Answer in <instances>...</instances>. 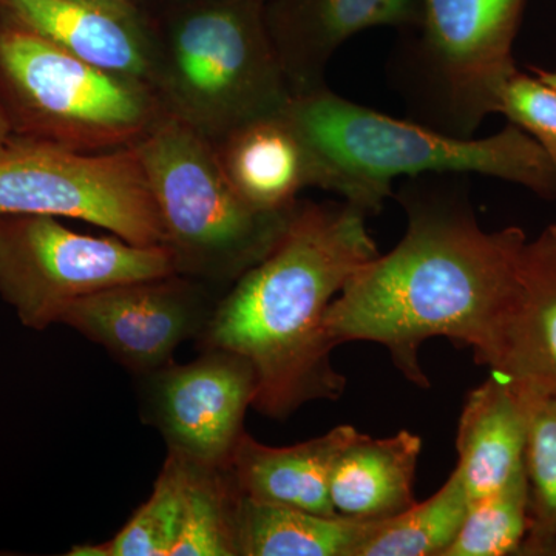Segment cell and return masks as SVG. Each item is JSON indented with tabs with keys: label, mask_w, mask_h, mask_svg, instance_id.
Wrapping results in <instances>:
<instances>
[{
	"label": "cell",
	"mask_w": 556,
	"mask_h": 556,
	"mask_svg": "<svg viewBox=\"0 0 556 556\" xmlns=\"http://www.w3.org/2000/svg\"><path fill=\"white\" fill-rule=\"evenodd\" d=\"M135 149L179 276L236 283L268 257L299 206L252 207L226 175L217 146L170 113Z\"/></svg>",
	"instance_id": "277c9868"
},
{
	"label": "cell",
	"mask_w": 556,
	"mask_h": 556,
	"mask_svg": "<svg viewBox=\"0 0 556 556\" xmlns=\"http://www.w3.org/2000/svg\"><path fill=\"white\" fill-rule=\"evenodd\" d=\"M142 378L144 415L169 452L228 467L257 391L249 361L232 351L208 348L197 361L170 362Z\"/></svg>",
	"instance_id": "30bf717a"
},
{
	"label": "cell",
	"mask_w": 556,
	"mask_h": 556,
	"mask_svg": "<svg viewBox=\"0 0 556 556\" xmlns=\"http://www.w3.org/2000/svg\"><path fill=\"white\" fill-rule=\"evenodd\" d=\"M489 368L556 399V223L522 248Z\"/></svg>",
	"instance_id": "5bb4252c"
},
{
	"label": "cell",
	"mask_w": 556,
	"mask_h": 556,
	"mask_svg": "<svg viewBox=\"0 0 556 556\" xmlns=\"http://www.w3.org/2000/svg\"><path fill=\"white\" fill-rule=\"evenodd\" d=\"M420 452L422 438L408 430L380 439L358 434L332 468L329 496L336 514L356 521H387L415 506Z\"/></svg>",
	"instance_id": "ac0fdd59"
},
{
	"label": "cell",
	"mask_w": 556,
	"mask_h": 556,
	"mask_svg": "<svg viewBox=\"0 0 556 556\" xmlns=\"http://www.w3.org/2000/svg\"><path fill=\"white\" fill-rule=\"evenodd\" d=\"M380 522L327 517L241 495L239 556H354Z\"/></svg>",
	"instance_id": "d6986e66"
},
{
	"label": "cell",
	"mask_w": 556,
	"mask_h": 556,
	"mask_svg": "<svg viewBox=\"0 0 556 556\" xmlns=\"http://www.w3.org/2000/svg\"><path fill=\"white\" fill-rule=\"evenodd\" d=\"M2 3L13 22L61 50L155 90L160 46L124 0H2Z\"/></svg>",
	"instance_id": "7c38bea8"
},
{
	"label": "cell",
	"mask_w": 556,
	"mask_h": 556,
	"mask_svg": "<svg viewBox=\"0 0 556 556\" xmlns=\"http://www.w3.org/2000/svg\"><path fill=\"white\" fill-rule=\"evenodd\" d=\"M361 434L339 426L324 437L289 447H269L244 431L233 448L229 471L241 495L334 517L329 482L336 459Z\"/></svg>",
	"instance_id": "e0dca14e"
},
{
	"label": "cell",
	"mask_w": 556,
	"mask_h": 556,
	"mask_svg": "<svg viewBox=\"0 0 556 556\" xmlns=\"http://www.w3.org/2000/svg\"><path fill=\"white\" fill-rule=\"evenodd\" d=\"M188 486V459L167 453L152 495L110 541L76 546L75 556H170L181 530Z\"/></svg>",
	"instance_id": "7402d4cb"
},
{
	"label": "cell",
	"mask_w": 556,
	"mask_h": 556,
	"mask_svg": "<svg viewBox=\"0 0 556 556\" xmlns=\"http://www.w3.org/2000/svg\"><path fill=\"white\" fill-rule=\"evenodd\" d=\"M368 217L348 201L299 203L268 257L215 305L200 345L249 361L257 378L252 407L263 416L287 419L308 402L345 393L325 316L353 274L379 255Z\"/></svg>",
	"instance_id": "7a4b0ae2"
},
{
	"label": "cell",
	"mask_w": 556,
	"mask_h": 556,
	"mask_svg": "<svg viewBox=\"0 0 556 556\" xmlns=\"http://www.w3.org/2000/svg\"><path fill=\"white\" fill-rule=\"evenodd\" d=\"M500 113L535 139L556 164L555 87L518 70L504 90Z\"/></svg>",
	"instance_id": "d4e9b609"
},
{
	"label": "cell",
	"mask_w": 556,
	"mask_h": 556,
	"mask_svg": "<svg viewBox=\"0 0 556 556\" xmlns=\"http://www.w3.org/2000/svg\"><path fill=\"white\" fill-rule=\"evenodd\" d=\"M283 110L214 142L233 188L258 211H289L303 189H324L320 164Z\"/></svg>",
	"instance_id": "9a60e30c"
},
{
	"label": "cell",
	"mask_w": 556,
	"mask_h": 556,
	"mask_svg": "<svg viewBox=\"0 0 556 556\" xmlns=\"http://www.w3.org/2000/svg\"><path fill=\"white\" fill-rule=\"evenodd\" d=\"M529 532L526 466L506 485L470 501L467 517L444 556L521 555Z\"/></svg>",
	"instance_id": "cb8c5ba5"
},
{
	"label": "cell",
	"mask_w": 556,
	"mask_h": 556,
	"mask_svg": "<svg viewBox=\"0 0 556 556\" xmlns=\"http://www.w3.org/2000/svg\"><path fill=\"white\" fill-rule=\"evenodd\" d=\"M240 500L228 467L188 459L181 530L170 556H239Z\"/></svg>",
	"instance_id": "44dd1931"
},
{
	"label": "cell",
	"mask_w": 556,
	"mask_h": 556,
	"mask_svg": "<svg viewBox=\"0 0 556 556\" xmlns=\"http://www.w3.org/2000/svg\"><path fill=\"white\" fill-rule=\"evenodd\" d=\"M177 274L166 247L65 228L49 215H0V295L21 324H60L72 303L105 289Z\"/></svg>",
	"instance_id": "ba28073f"
},
{
	"label": "cell",
	"mask_w": 556,
	"mask_h": 556,
	"mask_svg": "<svg viewBox=\"0 0 556 556\" xmlns=\"http://www.w3.org/2000/svg\"><path fill=\"white\" fill-rule=\"evenodd\" d=\"M166 113L217 144L292 98L260 0H225L185 14L160 46L155 84Z\"/></svg>",
	"instance_id": "8992f818"
},
{
	"label": "cell",
	"mask_w": 556,
	"mask_h": 556,
	"mask_svg": "<svg viewBox=\"0 0 556 556\" xmlns=\"http://www.w3.org/2000/svg\"><path fill=\"white\" fill-rule=\"evenodd\" d=\"M0 215H49L163 247L159 208L135 146L79 152L16 138L0 153Z\"/></svg>",
	"instance_id": "9c48e42d"
},
{
	"label": "cell",
	"mask_w": 556,
	"mask_h": 556,
	"mask_svg": "<svg viewBox=\"0 0 556 556\" xmlns=\"http://www.w3.org/2000/svg\"><path fill=\"white\" fill-rule=\"evenodd\" d=\"M215 305L193 278L121 285L72 303L60 324L104 346L138 376L166 367L189 339H200Z\"/></svg>",
	"instance_id": "8fae6325"
},
{
	"label": "cell",
	"mask_w": 556,
	"mask_h": 556,
	"mask_svg": "<svg viewBox=\"0 0 556 556\" xmlns=\"http://www.w3.org/2000/svg\"><path fill=\"white\" fill-rule=\"evenodd\" d=\"M313 150L324 190L379 214L393 181L420 175H482L556 200V164L527 131L508 123L492 137L455 138L396 119L324 87L294 94L283 110Z\"/></svg>",
	"instance_id": "3957f363"
},
{
	"label": "cell",
	"mask_w": 556,
	"mask_h": 556,
	"mask_svg": "<svg viewBox=\"0 0 556 556\" xmlns=\"http://www.w3.org/2000/svg\"><path fill=\"white\" fill-rule=\"evenodd\" d=\"M470 507V495L457 468L424 503L387 519L354 556H444L456 540Z\"/></svg>",
	"instance_id": "ffe728a7"
},
{
	"label": "cell",
	"mask_w": 556,
	"mask_h": 556,
	"mask_svg": "<svg viewBox=\"0 0 556 556\" xmlns=\"http://www.w3.org/2000/svg\"><path fill=\"white\" fill-rule=\"evenodd\" d=\"M526 388L530 393L525 456L529 532L521 555H556V399Z\"/></svg>",
	"instance_id": "603a6c76"
},
{
	"label": "cell",
	"mask_w": 556,
	"mask_h": 556,
	"mask_svg": "<svg viewBox=\"0 0 556 556\" xmlns=\"http://www.w3.org/2000/svg\"><path fill=\"white\" fill-rule=\"evenodd\" d=\"M0 97L16 134L79 152L131 148L166 113L156 91L16 22L0 28Z\"/></svg>",
	"instance_id": "52a82bcc"
},
{
	"label": "cell",
	"mask_w": 556,
	"mask_h": 556,
	"mask_svg": "<svg viewBox=\"0 0 556 556\" xmlns=\"http://www.w3.org/2000/svg\"><path fill=\"white\" fill-rule=\"evenodd\" d=\"M530 73H533V75L538 76L541 80H544V83L551 84L552 87H555L556 89V70H544V68H536V67H529Z\"/></svg>",
	"instance_id": "4316f807"
},
{
	"label": "cell",
	"mask_w": 556,
	"mask_h": 556,
	"mask_svg": "<svg viewBox=\"0 0 556 556\" xmlns=\"http://www.w3.org/2000/svg\"><path fill=\"white\" fill-rule=\"evenodd\" d=\"M530 393L492 372L471 390L457 424V471L470 501L506 485L525 468Z\"/></svg>",
	"instance_id": "2e32d148"
},
{
	"label": "cell",
	"mask_w": 556,
	"mask_h": 556,
	"mask_svg": "<svg viewBox=\"0 0 556 556\" xmlns=\"http://www.w3.org/2000/svg\"><path fill=\"white\" fill-rule=\"evenodd\" d=\"M420 175L397 192L407 230L396 248L369 260L332 300L325 331L332 346L375 342L415 386L430 388L420 364L427 340L471 346L489 367L510 305L525 230L479 226L463 175Z\"/></svg>",
	"instance_id": "6da1fadb"
},
{
	"label": "cell",
	"mask_w": 556,
	"mask_h": 556,
	"mask_svg": "<svg viewBox=\"0 0 556 556\" xmlns=\"http://www.w3.org/2000/svg\"><path fill=\"white\" fill-rule=\"evenodd\" d=\"M420 20L422 0H285L266 27L294 97L327 87L329 60L357 33L412 30Z\"/></svg>",
	"instance_id": "4fadbf2b"
},
{
	"label": "cell",
	"mask_w": 556,
	"mask_h": 556,
	"mask_svg": "<svg viewBox=\"0 0 556 556\" xmlns=\"http://www.w3.org/2000/svg\"><path fill=\"white\" fill-rule=\"evenodd\" d=\"M14 139H16V129H14L9 109H7L5 102L0 97V153L9 148Z\"/></svg>",
	"instance_id": "484cf974"
},
{
	"label": "cell",
	"mask_w": 556,
	"mask_h": 556,
	"mask_svg": "<svg viewBox=\"0 0 556 556\" xmlns=\"http://www.w3.org/2000/svg\"><path fill=\"white\" fill-rule=\"evenodd\" d=\"M527 0H422V20L405 30L388 79L408 119L455 138H473L500 113L518 72L514 42Z\"/></svg>",
	"instance_id": "5b68a950"
}]
</instances>
